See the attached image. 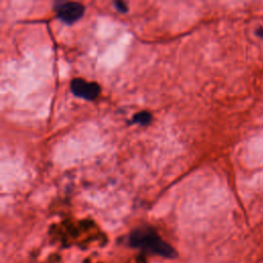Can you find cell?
<instances>
[{"instance_id": "3957f363", "label": "cell", "mask_w": 263, "mask_h": 263, "mask_svg": "<svg viewBox=\"0 0 263 263\" xmlns=\"http://www.w3.org/2000/svg\"><path fill=\"white\" fill-rule=\"evenodd\" d=\"M70 89L78 98L92 101L101 91V87L97 82H88L82 78H74L71 80Z\"/></svg>"}, {"instance_id": "277c9868", "label": "cell", "mask_w": 263, "mask_h": 263, "mask_svg": "<svg viewBox=\"0 0 263 263\" xmlns=\"http://www.w3.org/2000/svg\"><path fill=\"white\" fill-rule=\"evenodd\" d=\"M152 120V115L148 111H141L138 112L134 115L133 117V122L138 123L140 125H148Z\"/></svg>"}, {"instance_id": "7a4b0ae2", "label": "cell", "mask_w": 263, "mask_h": 263, "mask_svg": "<svg viewBox=\"0 0 263 263\" xmlns=\"http://www.w3.org/2000/svg\"><path fill=\"white\" fill-rule=\"evenodd\" d=\"M57 16L66 24H73L84 14L85 7L79 2H64L54 7Z\"/></svg>"}, {"instance_id": "5b68a950", "label": "cell", "mask_w": 263, "mask_h": 263, "mask_svg": "<svg viewBox=\"0 0 263 263\" xmlns=\"http://www.w3.org/2000/svg\"><path fill=\"white\" fill-rule=\"evenodd\" d=\"M114 5H115V8H116L119 12H121V13H125V12H127V10H128L126 3L122 2V1H116V2L114 3Z\"/></svg>"}, {"instance_id": "6da1fadb", "label": "cell", "mask_w": 263, "mask_h": 263, "mask_svg": "<svg viewBox=\"0 0 263 263\" xmlns=\"http://www.w3.org/2000/svg\"><path fill=\"white\" fill-rule=\"evenodd\" d=\"M129 242L136 248L163 256L173 257L175 255L174 249L165 242L155 230L152 228H139L134 230L129 235Z\"/></svg>"}]
</instances>
